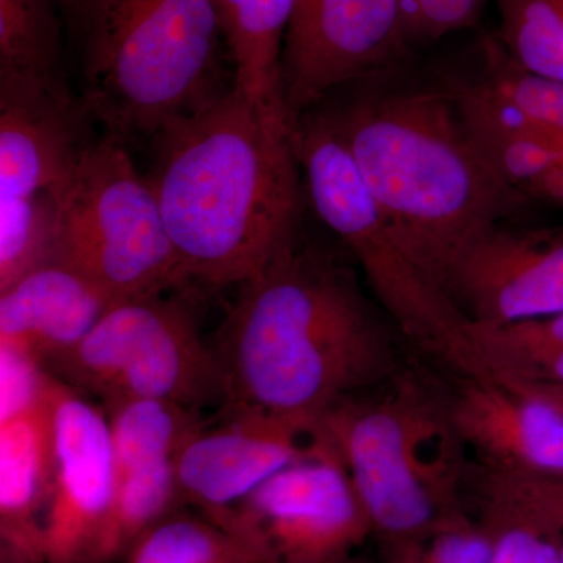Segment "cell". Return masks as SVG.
I'll return each mask as SVG.
<instances>
[{"instance_id":"cell-16","label":"cell","mask_w":563,"mask_h":563,"mask_svg":"<svg viewBox=\"0 0 563 563\" xmlns=\"http://www.w3.org/2000/svg\"><path fill=\"white\" fill-rule=\"evenodd\" d=\"M113 302L76 269L44 263L0 291V344L31 352L49 366L73 351Z\"/></svg>"},{"instance_id":"cell-8","label":"cell","mask_w":563,"mask_h":563,"mask_svg":"<svg viewBox=\"0 0 563 563\" xmlns=\"http://www.w3.org/2000/svg\"><path fill=\"white\" fill-rule=\"evenodd\" d=\"M47 369L74 390L98 396L103 406L163 399L202 412L224 402L217 351L203 342L190 310L166 295L114 301Z\"/></svg>"},{"instance_id":"cell-9","label":"cell","mask_w":563,"mask_h":563,"mask_svg":"<svg viewBox=\"0 0 563 563\" xmlns=\"http://www.w3.org/2000/svg\"><path fill=\"white\" fill-rule=\"evenodd\" d=\"M210 520L265 563H343L373 536L350 473L325 432L312 453Z\"/></svg>"},{"instance_id":"cell-31","label":"cell","mask_w":563,"mask_h":563,"mask_svg":"<svg viewBox=\"0 0 563 563\" xmlns=\"http://www.w3.org/2000/svg\"><path fill=\"white\" fill-rule=\"evenodd\" d=\"M415 47L479 24L487 0H401Z\"/></svg>"},{"instance_id":"cell-23","label":"cell","mask_w":563,"mask_h":563,"mask_svg":"<svg viewBox=\"0 0 563 563\" xmlns=\"http://www.w3.org/2000/svg\"><path fill=\"white\" fill-rule=\"evenodd\" d=\"M57 0H0V79L68 90Z\"/></svg>"},{"instance_id":"cell-12","label":"cell","mask_w":563,"mask_h":563,"mask_svg":"<svg viewBox=\"0 0 563 563\" xmlns=\"http://www.w3.org/2000/svg\"><path fill=\"white\" fill-rule=\"evenodd\" d=\"M443 288L473 324H512L563 312V225L499 222L462 252Z\"/></svg>"},{"instance_id":"cell-34","label":"cell","mask_w":563,"mask_h":563,"mask_svg":"<svg viewBox=\"0 0 563 563\" xmlns=\"http://www.w3.org/2000/svg\"><path fill=\"white\" fill-rule=\"evenodd\" d=\"M561 563H563V543H562Z\"/></svg>"},{"instance_id":"cell-4","label":"cell","mask_w":563,"mask_h":563,"mask_svg":"<svg viewBox=\"0 0 563 563\" xmlns=\"http://www.w3.org/2000/svg\"><path fill=\"white\" fill-rule=\"evenodd\" d=\"M92 120L128 143L231 90L233 69L214 0H66Z\"/></svg>"},{"instance_id":"cell-19","label":"cell","mask_w":563,"mask_h":563,"mask_svg":"<svg viewBox=\"0 0 563 563\" xmlns=\"http://www.w3.org/2000/svg\"><path fill=\"white\" fill-rule=\"evenodd\" d=\"M485 377L521 384H563V312L512 324H468Z\"/></svg>"},{"instance_id":"cell-24","label":"cell","mask_w":563,"mask_h":563,"mask_svg":"<svg viewBox=\"0 0 563 563\" xmlns=\"http://www.w3.org/2000/svg\"><path fill=\"white\" fill-rule=\"evenodd\" d=\"M124 559L125 563H265L210 518L180 510L143 533Z\"/></svg>"},{"instance_id":"cell-7","label":"cell","mask_w":563,"mask_h":563,"mask_svg":"<svg viewBox=\"0 0 563 563\" xmlns=\"http://www.w3.org/2000/svg\"><path fill=\"white\" fill-rule=\"evenodd\" d=\"M54 257L111 301L168 295L190 284L150 180L120 136L103 133L55 188Z\"/></svg>"},{"instance_id":"cell-1","label":"cell","mask_w":563,"mask_h":563,"mask_svg":"<svg viewBox=\"0 0 563 563\" xmlns=\"http://www.w3.org/2000/svg\"><path fill=\"white\" fill-rule=\"evenodd\" d=\"M396 335L355 269L298 231L229 307L214 347L221 409L320 421L404 372Z\"/></svg>"},{"instance_id":"cell-10","label":"cell","mask_w":563,"mask_h":563,"mask_svg":"<svg viewBox=\"0 0 563 563\" xmlns=\"http://www.w3.org/2000/svg\"><path fill=\"white\" fill-rule=\"evenodd\" d=\"M417 51L401 0H298L280 60L288 125L333 92L406 68Z\"/></svg>"},{"instance_id":"cell-14","label":"cell","mask_w":563,"mask_h":563,"mask_svg":"<svg viewBox=\"0 0 563 563\" xmlns=\"http://www.w3.org/2000/svg\"><path fill=\"white\" fill-rule=\"evenodd\" d=\"M462 376L444 396L448 415L483 468L563 476V415L531 393L493 377Z\"/></svg>"},{"instance_id":"cell-30","label":"cell","mask_w":563,"mask_h":563,"mask_svg":"<svg viewBox=\"0 0 563 563\" xmlns=\"http://www.w3.org/2000/svg\"><path fill=\"white\" fill-rule=\"evenodd\" d=\"M474 476L477 490L517 504L563 531V476H521L483 466Z\"/></svg>"},{"instance_id":"cell-20","label":"cell","mask_w":563,"mask_h":563,"mask_svg":"<svg viewBox=\"0 0 563 563\" xmlns=\"http://www.w3.org/2000/svg\"><path fill=\"white\" fill-rule=\"evenodd\" d=\"M483 68L462 90L488 109L563 139V81L529 73L509 57L496 36L481 44Z\"/></svg>"},{"instance_id":"cell-32","label":"cell","mask_w":563,"mask_h":563,"mask_svg":"<svg viewBox=\"0 0 563 563\" xmlns=\"http://www.w3.org/2000/svg\"><path fill=\"white\" fill-rule=\"evenodd\" d=\"M499 383L531 393V395L537 396V398L550 402L551 406L555 407V409L563 415V384H521L506 383V380H499Z\"/></svg>"},{"instance_id":"cell-15","label":"cell","mask_w":563,"mask_h":563,"mask_svg":"<svg viewBox=\"0 0 563 563\" xmlns=\"http://www.w3.org/2000/svg\"><path fill=\"white\" fill-rule=\"evenodd\" d=\"M88 118L69 88L0 79V198L54 191L92 141Z\"/></svg>"},{"instance_id":"cell-26","label":"cell","mask_w":563,"mask_h":563,"mask_svg":"<svg viewBox=\"0 0 563 563\" xmlns=\"http://www.w3.org/2000/svg\"><path fill=\"white\" fill-rule=\"evenodd\" d=\"M55 229L54 192L0 198V291L52 262Z\"/></svg>"},{"instance_id":"cell-3","label":"cell","mask_w":563,"mask_h":563,"mask_svg":"<svg viewBox=\"0 0 563 563\" xmlns=\"http://www.w3.org/2000/svg\"><path fill=\"white\" fill-rule=\"evenodd\" d=\"M150 140L146 177L190 284L239 287L299 231L306 198L290 129L235 85Z\"/></svg>"},{"instance_id":"cell-17","label":"cell","mask_w":563,"mask_h":563,"mask_svg":"<svg viewBox=\"0 0 563 563\" xmlns=\"http://www.w3.org/2000/svg\"><path fill=\"white\" fill-rule=\"evenodd\" d=\"M54 420L51 393V398L35 409L0 421L2 563H44L43 532L51 501Z\"/></svg>"},{"instance_id":"cell-11","label":"cell","mask_w":563,"mask_h":563,"mask_svg":"<svg viewBox=\"0 0 563 563\" xmlns=\"http://www.w3.org/2000/svg\"><path fill=\"white\" fill-rule=\"evenodd\" d=\"M220 413L196 429L176 455L180 501L207 518L231 509L324 439L320 421L255 410Z\"/></svg>"},{"instance_id":"cell-13","label":"cell","mask_w":563,"mask_h":563,"mask_svg":"<svg viewBox=\"0 0 563 563\" xmlns=\"http://www.w3.org/2000/svg\"><path fill=\"white\" fill-rule=\"evenodd\" d=\"M52 420L54 474L44 520V563H90L117 487L109 418L103 407L57 379Z\"/></svg>"},{"instance_id":"cell-25","label":"cell","mask_w":563,"mask_h":563,"mask_svg":"<svg viewBox=\"0 0 563 563\" xmlns=\"http://www.w3.org/2000/svg\"><path fill=\"white\" fill-rule=\"evenodd\" d=\"M496 38L517 65L563 81V0H496Z\"/></svg>"},{"instance_id":"cell-21","label":"cell","mask_w":563,"mask_h":563,"mask_svg":"<svg viewBox=\"0 0 563 563\" xmlns=\"http://www.w3.org/2000/svg\"><path fill=\"white\" fill-rule=\"evenodd\" d=\"M176 459L117 474L113 503L90 563L125 558L133 543L180 506Z\"/></svg>"},{"instance_id":"cell-27","label":"cell","mask_w":563,"mask_h":563,"mask_svg":"<svg viewBox=\"0 0 563 563\" xmlns=\"http://www.w3.org/2000/svg\"><path fill=\"white\" fill-rule=\"evenodd\" d=\"M490 563H561L563 531L517 504L477 492Z\"/></svg>"},{"instance_id":"cell-6","label":"cell","mask_w":563,"mask_h":563,"mask_svg":"<svg viewBox=\"0 0 563 563\" xmlns=\"http://www.w3.org/2000/svg\"><path fill=\"white\" fill-rule=\"evenodd\" d=\"M290 136L306 203L361 266L402 339L459 374L483 377L470 321L399 239L328 118L314 107L292 122Z\"/></svg>"},{"instance_id":"cell-36","label":"cell","mask_w":563,"mask_h":563,"mask_svg":"<svg viewBox=\"0 0 563 563\" xmlns=\"http://www.w3.org/2000/svg\"><path fill=\"white\" fill-rule=\"evenodd\" d=\"M561 152H562V158H563V146H562V150H561Z\"/></svg>"},{"instance_id":"cell-18","label":"cell","mask_w":563,"mask_h":563,"mask_svg":"<svg viewBox=\"0 0 563 563\" xmlns=\"http://www.w3.org/2000/svg\"><path fill=\"white\" fill-rule=\"evenodd\" d=\"M235 87L262 117L290 129L282 99L280 60L298 0H214Z\"/></svg>"},{"instance_id":"cell-5","label":"cell","mask_w":563,"mask_h":563,"mask_svg":"<svg viewBox=\"0 0 563 563\" xmlns=\"http://www.w3.org/2000/svg\"><path fill=\"white\" fill-rule=\"evenodd\" d=\"M384 548L429 536L465 517V446L444 396L407 372L379 395L351 396L321 417Z\"/></svg>"},{"instance_id":"cell-33","label":"cell","mask_w":563,"mask_h":563,"mask_svg":"<svg viewBox=\"0 0 563 563\" xmlns=\"http://www.w3.org/2000/svg\"><path fill=\"white\" fill-rule=\"evenodd\" d=\"M343 563H368V562L361 561V559L351 558L350 561H346Z\"/></svg>"},{"instance_id":"cell-29","label":"cell","mask_w":563,"mask_h":563,"mask_svg":"<svg viewBox=\"0 0 563 563\" xmlns=\"http://www.w3.org/2000/svg\"><path fill=\"white\" fill-rule=\"evenodd\" d=\"M55 376L38 357L0 344V421L35 409L51 398Z\"/></svg>"},{"instance_id":"cell-22","label":"cell","mask_w":563,"mask_h":563,"mask_svg":"<svg viewBox=\"0 0 563 563\" xmlns=\"http://www.w3.org/2000/svg\"><path fill=\"white\" fill-rule=\"evenodd\" d=\"M103 410L117 474L176 459L185 440L207 421L201 410L163 399H124Z\"/></svg>"},{"instance_id":"cell-2","label":"cell","mask_w":563,"mask_h":563,"mask_svg":"<svg viewBox=\"0 0 563 563\" xmlns=\"http://www.w3.org/2000/svg\"><path fill=\"white\" fill-rule=\"evenodd\" d=\"M406 68L350 85L317 109L407 250L443 288L470 244L533 202L474 136L454 80H404Z\"/></svg>"},{"instance_id":"cell-35","label":"cell","mask_w":563,"mask_h":563,"mask_svg":"<svg viewBox=\"0 0 563 563\" xmlns=\"http://www.w3.org/2000/svg\"><path fill=\"white\" fill-rule=\"evenodd\" d=\"M58 2V5H62L63 2H65V0H57Z\"/></svg>"},{"instance_id":"cell-28","label":"cell","mask_w":563,"mask_h":563,"mask_svg":"<svg viewBox=\"0 0 563 563\" xmlns=\"http://www.w3.org/2000/svg\"><path fill=\"white\" fill-rule=\"evenodd\" d=\"M385 563H490V543L477 521L465 517L422 539L384 548Z\"/></svg>"}]
</instances>
